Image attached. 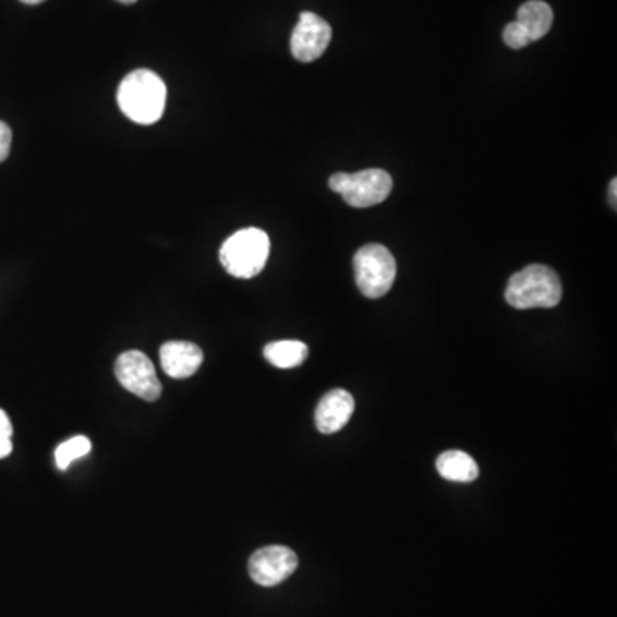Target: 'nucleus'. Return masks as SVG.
<instances>
[{"label":"nucleus","mask_w":617,"mask_h":617,"mask_svg":"<svg viewBox=\"0 0 617 617\" xmlns=\"http://www.w3.org/2000/svg\"><path fill=\"white\" fill-rule=\"evenodd\" d=\"M0 434L13 437V424L9 421L8 413L0 409Z\"/></svg>","instance_id":"18"},{"label":"nucleus","mask_w":617,"mask_h":617,"mask_svg":"<svg viewBox=\"0 0 617 617\" xmlns=\"http://www.w3.org/2000/svg\"><path fill=\"white\" fill-rule=\"evenodd\" d=\"M506 302L515 308H551L561 302L562 285L549 266L530 265L509 278Z\"/></svg>","instance_id":"2"},{"label":"nucleus","mask_w":617,"mask_h":617,"mask_svg":"<svg viewBox=\"0 0 617 617\" xmlns=\"http://www.w3.org/2000/svg\"><path fill=\"white\" fill-rule=\"evenodd\" d=\"M117 104L122 113L136 124H155L165 112L167 86L157 73L137 69L122 80L117 92Z\"/></svg>","instance_id":"1"},{"label":"nucleus","mask_w":617,"mask_h":617,"mask_svg":"<svg viewBox=\"0 0 617 617\" xmlns=\"http://www.w3.org/2000/svg\"><path fill=\"white\" fill-rule=\"evenodd\" d=\"M329 187L353 208H370L388 199L394 179L382 169L362 170L358 173H335L329 177Z\"/></svg>","instance_id":"5"},{"label":"nucleus","mask_w":617,"mask_h":617,"mask_svg":"<svg viewBox=\"0 0 617 617\" xmlns=\"http://www.w3.org/2000/svg\"><path fill=\"white\" fill-rule=\"evenodd\" d=\"M116 376L122 388L146 401H157L161 395V383L153 362L140 350L122 353L116 362Z\"/></svg>","instance_id":"6"},{"label":"nucleus","mask_w":617,"mask_h":617,"mask_svg":"<svg viewBox=\"0 0 617 617\" xmlns=\"http://www.w3.org/2000/svg\"><path fill=\"white\" fill-rule=\"evenodd\" d=\"M503 38H505V44L508 45L509 49L515 50L525 49L527 45L532 44L525 29L521 28L517 21L506 26Z\"/></svg>","instance_id":"15"},{"label":"nucleus","mask_w":617,"mask_h":617,"mask_svg":"<svg viewBox=\"0 0 617 617\" xmlns=\"http://www.w3.org/2000/svg\"><path fill=\"white\" fill-rule=\"evenodd\" d=\"M353 410H355V401L349 391L346 389L329 391L317 403L316 413H314L317 431L323 434L338 433L349 424Z\"/></svg>","instance_id":"9"},{"label":"nucleus","mask_w":617,"mask_h":617,"mask_svg":"<svg viewBox=\"0 0 617 617\" xmlns=\"http://www.w3.org/2000/svg\"><path fill=\"white\" fill-rule=\"evenodd\" d=\"M269 257V237L265 230L242 229L223 242L220 263L235 278H254L265 269Z\"/></svg>","instance_id":"3"},{"label":"nucleus","mask_w":617,"mask_h":617,"mask_svg":"<svg viewBox=\"0 0 617 617\" xmlns=\"http://www.w3.org/2000/svg\"><path fill=\"white\" fill-rule=\"evenodd\" d=\"M308 349L304 341L281 340L273 341L265 347V358L269 364L278 370H293L304 364L307 359Z\"/></svg>","instance_id":"13"},{"label":"nucleus","mask_w":617,"mask_h":617,"mask_svg":"<svg viewBox=\"0 0 617 617\" xmlns=\"http://www.w3.org/2000/svg\"><path fill=\"white\" fill-rule=\"evenodd\" d=\"M616 185H617V181H616V179H613V182H610V187H609V196H610V199H613V206H614V208H616V201H617V199H616V196H617V193H616V191H617Z\"/></svg>","instance_id":"19"},{"label":"nucleus","mask_w":617,"mask_h":617,"mask_svg":"<svg viewBox=\"0 0 617 617\" xmlns=\"http://www.w3.org/2000/svg\"><path fill=\"white\" fill-rule=\"evenodd\" d=\"M11 143H13V131L5 122L0 121V164L9 157Z\"/></svg>","instance_id":"16"},{"label":"nucleus","mask_w":617,"mask_h":617,"mask_svg":"<svg viewBox=\"0 0 617 617\" xmlns=\"http://www.w3.org/2000/svg\"><path fill=\"white\" fill-rule=\"evenodd\" d=\"M436 469L446 481L473 482L479 477L477 461L460 449H451L439 455Z\"/></svg>","instance_id":"12"},{"label":"nucleus","mask_w":617,"mask_h":617,"mask_svg":"<svg viewBox=\"0 0 617 617\" xmlns=\"http://www.w3.org/2000/svg\"><path fill=\"white\" fill-rule=\"evenodd\" d=\"M353 271L362 295L382 299L394 287L397 263L385 245L367 244L359 249L353 257Z\"/></svg>","instance_id":"4"},{"label":"nucleus","mask_w":617,"mask_h":617,"mask_svg":"<svg viewBox=\"0 0 617 617\" xmlns=\"http://www.w3.org/2000/svg\"><path fill=\"white\" fill-rule=\"evenodd\" d=\"M21 2L28 5H38L41 4V2H45V0H21Z\"/></svg>","instance_id":"20"},{"label":"nucleus","mask_w":617,"mask_h":617,"mask_svg":"<svg viewBox=\"0 0 617 617\" xmlns=\"http://www.w3.org/2000/svg\"><path fill=\"white\" fill-rule=\"evenodd\" d=\"M331 35H334V32H331L328 21L305 11L299 17V23H297L292 38H290L292 56L301 62L317 61L328 49Z\"/></svg>","instance_id":"8"},{"label":"nucleus","mask_w":617,"mask_h":617,"mask_svg":"<svg viewBox=\"0 0 617 617\" xmlns=\"http://www.w3.org/2000/svg\"><path fill=\"white\" fill-rule=\"evenodd\" d=\"M203 350L191 341H167L160 349L161 370L173 379L194 376L203 364Z\"/></svg>","instance_id":"10"},{"label":"nucleus","mask_w":617,"mask_h":617,"mask_svg":"<svg viewBox=\"0 0 617 617\" xmlns=\"http://www.w3.org/2000/svg\"><path fill=\"white\" fill-rule=\"evenodd\" d=\"M92 451V441L86 436L71 437L56 449V463L61 470H68L73 461L86 457Z\"/></svg>","instance_id":"14"},{"label":"nucleus","mask_w":617,"mask_h":617,"mask_svg":"<svg viewBox=\"0 0 617 617\" xmlns=\"http://www.w3.org/2000/svg\"><path fill=\"white\" fill-rule=\"evenodd\" d=\"M299 559L285 545H268L249 559V574L261 586H277L295 573Z\"/></svg>","instance_id":"7"},{"label":"nucleus","mask_w":617,"mask_h":617,"mask_svg":"<svg viewBox=\"0 0 617 617\" xmlns=\"http://www.w3.org/2000/svg\"><path fill=\"white\" fill-rule=\"evenodd\" d=\"M119 2H121V4H134V2H137V0H119Z\"/></svg>","instance_id":"21"},{"label":"nucleus","mask_w":617,"mask_h":617,"mask_svg":"<svg viewBox=\"0 0 617 617\" xmlns=\"http://www.w3.org/2000/svg\"><path fill=\"white\" fill-rule=\"evenodd\" d=\"M553 21V9L542 0H530L518 9L517 23L525 29L532 44L549 33Z\"/></svg>","instance_id":"11"},{"label":"nucleus","mask_w":617,"mask_h":617,"mask_svg":"<svg viewBox=\"0 0 617 617\" xmlns=\"http://www.w3.org/2000/svg\"><path fill=\"white\" fill-rule=\"evenodd\" d=\"M13 451V441H11V436H5V434H0V460L2 458H8Z\"/></svg>","instance_id":"17"}]
</instances>
